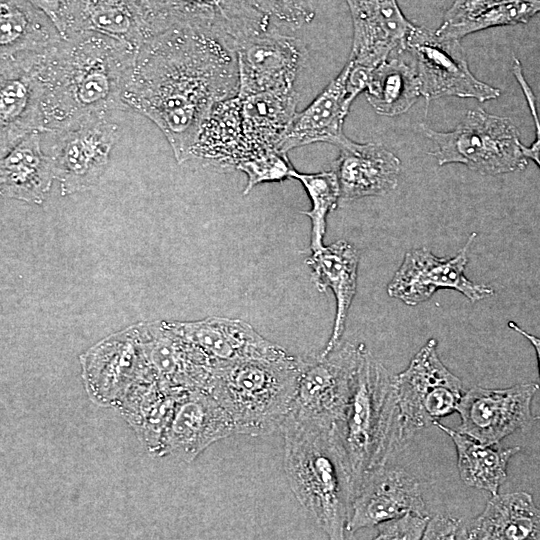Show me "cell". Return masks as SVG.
<instances>
[{
  "mask_svg": "<svg viewBox=\"0 0 540 540\" xmlns=\"http://www.w3.org/2000/svg\"><path fill=\"white\" fill-rule=\"evenodd\" d=\"M238 91L236 51L211 32L175 26L141 45L123 101L161 130L183 163L213 107Z\"/></svg>",
  "mask_w": 540,
  "mask_h": 540,
  "instance_id": "1",
  "label": "cell"
},
{
  "mask_svg": "<svg viewBox=\"0 0 540 540\" xmlns=\"http://www.w3.org/2000/svg\"><path fill=\"white\" fill-rule=\"evenodd\" d=\"M138 50L130 43L85 31L68 34L38 54L35 70L43 90L46 132L127 110L123 94Z\"/></svg>",
  "mask_w": 540,
  "mask_h": 540,
  "instance_id": "2",
  "label": "cell"
},
{
  "mask_svg": "<svg viewBox=\"0 0 540 540\" xmlns=\"http://www.w3.org/2000/svg\"><path fill=\"white\" fill-rule=\"evenodd\" d=\"M280 433L284 468L296 499L329 539H344L354 491L334 426L288 416Z\"/></svg>",
  "mask_w": 540,
  "mask_h": 540,
  "instance_id": "3",
  "label": "cell"
},
{
  "mask_svg": "<svg viewBox=\"0 0 540 540\" xmlns=\"http://www.w3.org/2000/svg\"><path fill=\"white\" fill-rule=\"evenodd\" d=\"M303 358H251L215 363L207 391L230 414L236 434L281 432L297 392Z\"/></svg>",
  "mask_w": 540,
  "mask_h": 540,
  "instance_id": "4",
  "label": "cell"
},
{
  "mask_svg": "<svg viewBox=\"0 0 540 540\" xmlns=\"http://www.w3.org/2000/svg\"><path fill=\"white\" fill-rule=\"evenodd\" d=\"M334 429L354 496L365 476L400 452L395 375L366 348L342 419Z\"/></svg>",
  "mask_w": 540,
  "mask_h": 540,
  "instance_id": "5",
  "label": "cell"
},
{
  "mask_svg": "<svg viewBox=\"0 0 540 540\" xmlns=\"http://www.w3.org/2000/svg\"><path fill=\"white\" fill-rule=\"evenodd\" d=\"M298 101L299 94L292 88L237 94L219 102L202 125L193 157L238 169L251 159L279 150Z\"/></svg>",
  "mask_w": 540,
  "mask_h": 540,
  "instance_id": "6",
  "label": "cell"
},
{
  "mask_svg": "<svg viewBox=\"0 0 540 540\" xmlns=\"http://www.w3.org/2000/svg\"><path fill=\"white\" fill-rule=\"evenodd\" d=\"M436 150L429 154L439 165L461 163L483 175H499L527 166L519 132L509 118L470 110L451 131L423 127Z\"/></svg>",
  "mask_w": 540,
  "mask_h": 540,
  "instance_id": "7",
  "label": "cell"
},
{
  "mask_svg": "<svg viewBox=\"0 0 540 540\" xmlns=\"http://www.w3.org/2000/svg\"><path fill=\"white\" fill-rule=\"evenodd\" d=\"M395 388L400 452L417 432L456 412L465 392L462 381L440 360L433 338L395 375Z\"/></svg>",
  "mask_w": 540,
  "mask_h": 540,
  "instance_id": "8",
  "label": "cell"
},
{
  "mask_svg": "<svg viewBox=\"0 0 540 540\" xmlns=\"http://www.w3.org/2000/svg\"><path fill=\"white\" fill-rule=\"evenodd\" d=\"M151 37L175 26L211 32L235 51L269 30L270 17L251 0H135Z\"/></svg>",
  "mask_w": 540,
  "mask_h": 540,
  "instance_id": "9",
  "label": "cell"
},
{
  "mask_svg": "<svg viewBox=\"0 0 540 540\" xmlns=\"http://www.w3.org/2000/svg\"><path fill=\"white\" fill-rule=\"evenodd\" d=\"M366 349L340 342L328 354L303 359L296 396L288 416L334 426L343 417Z\"/></svg>",
  "mask_w": 540,
  "mask_h": 540,
  "instance_id": "10",
  "label": "cell"
},
{
  "mask_svg": "<svg viewBox=\"0 0 540 540\" xmlns=\"http://www.w3.org/2000/svg\"><path fill=\"white\" fill-rule=\"evenodd\" d=\"M110 116L89 117L54 132L50 156L62 196L91 189L107 169L121 136V127Z\"/></svg>",
  "mask_w": 540,
  "mask_h": 540,
  "instance_id": "11",
  "label": "cell"
},
{
  "mask_svg": "<svg viewBox=\"0 0 540 540\" xmlns=\"http://www.w3.org/2000/svg\"><path fill=\"white\" fill-rule=\"evenodd\" d=\"M415 59L421 95L427 100L457 96L480 102L499 97L500 90L478 80L469 70L459 39L415 26L406 45Z\"/></svg>",
  "mask_w": 540,
  "mask_h": 540,
  "instance_id": "12",
  "label": "cell"
},
{
  "mask_svg": "<svg viewBox=\"0 0 540 540\" xmlns=\"http://www.w3.org/2000/svg\"><path fill=\"white\" fill-rule=\"evenodd\" d=\"M476 235L472 233L452 258L437 257L425 247L406 252L387 286L388 295L409 306L427 301L438 289L456 290L471 302L492 296L494 290L491 287L472 282L464 273Z\"/></svg>",
  "mask_w": 540,
  "mask_h": 540,
  "instance_id": "13",
  "label": "cell"
},
{
  "mask_svg": "<svg viewBox=\"0 0 540 540\" xmlns=\"http://www.w3.org/2000/svg\"><path fill=\"white\" fill-rule=\"evenodd\" d=\"M80 361L86 389L102 405L117 407L134 385L152 376L136 325L100 341Z\"/></svg>",
  "mask_w": 540,
  "mask_h": 540,
  "instance_id": "14",
  "label": "cell"
},
{
  "mask_svg": "<svg viewBox=\"0 0 540 540\" xmlns=\"http://www.w3.org/2000/svg\"><path fill=\"white\" fill-rule=\"evenodd\" d=\"M538 389L536 383H520L502 389L475 386L465 391L456 410L461 419L458 431L482 444L497 445L535 419L531 403Z\"/></svg>",
  "mask_w": 540,
  "mask_h": 540,
  "instance_id": "15",
  "label": "cell"
},
{
  "mask_svg": "<svg viewBox=\"0 0 540 540\" xmlns=\"http://www.w3.org/2000/svg\"><path fill=\"white\" fill-rule=\"evenodd\" d=\"M239 95L294 88L308 51L293 36L268 30L244 40L236 49Z\"/></svg>",
  "mask_w": 540,
  "mask_h": 540,
  "instance_id": "16",
  "label": "cell"
},
{
  "mask_svg": "<svg viewBox=\"0 0 540 540\" xmlns=\"http://www.w3.org/2000/svg\"><path fill=\"white\" fill-rule=\"evenodd\" d=\"M37 55L1 58V157L29 134L46 132L43 90L35 70Z\"/></svg>",
  "mask_w": 540,
  "mask_h": 540,
  "instance_id": "17",
  "label": "cell"
},
{
  "mask_svg": "<svg viewBox=\"0 0 540 540\" xmlns=\"http://www.w3.org/2000/svg\"><path fill=\"white\" fill-rule=\"evenodd\" d=\"M136 326L153 376L183 390L207 389L214 363L203 351L176 332L169 321Z\"/></svg>",
  "mask_w": 540,
  "mask_h": 540,
  "instance_id": "18",
  "label": "cell"
},
{
  "mask_svg": "<svg viewBox=\"0 0 540 540\" xmlns=\"http://www.w3.org/2000/svg\"><path fill=\"white\" fill-rule=\"evenodd\" d=\"M408 512L428 515L420 485L406 470L386 462L369 472L359 486L347 532L353 534Z\"/></svg>",
  "mask_w": 540,
  "mask_h": 540,
  "instance_id": "19",
  "label": "cell"
},
{
  "mask_svg": "<svg viewBox=\"0 0 540 540\" xmlns=\"http://www.w3.org/2000/svg\"><path fill=\"white\" fill-rule=\"evenodd\" d=\"M353 22L349 61L372 71L393 52L406 50L415 25L406 19L396 0H346Z\"/></svg>",
  "mask_w": 540,
  "mask_h": 540,
  "instance_id": "20",
  "label": "cell"
},
{
  "mask_svg": "<svg viewBox=\"0 0 540 540\" xmlns=\"http://www.w3.org/2000/svg\"><path fill=\"white\" fill-rule=\"evenodd\" d=\"M234 434L230 414L206 389L188 390L178 402L162 455L190 462L211 444Z\"/></svg>",
  "mask_w": 540,
  "mask_h": 540,
  "instance_id": "21",
  "label": "cell"
},
{
  "mask_svg": "<svg viewBox=\"0 0 540 540\" xmlns=\"http://www.w3.org/2000/svg\"><path fill=\"white\" fill-rule=\"evenodd\" d=\"M333 163L340 186L339 204L369 196H382L398 185L400 159L380 143H356L346 137Z\"/></svg>",
  "mask_w": 540,
  "mask_h": 540,
  "instance_id": "22",
  "label": "cell"
},
{
  "mask_svg": "<svg viewBox=\"0 0 540 540\" xmlns=\"http://www.w3.org/2000/svg\"><path fill=\"white\" fill-rule=\"evenodd\" d=\"M169 323L214 364L251 358H278L288 354L241 319L213 316L198 321Z\"/></svg>",
  "mask_w": 540,
  "mask_h": 540,
  "instance_id": "23",
  "label": "cell"
},
{
  "mask_svg": "<svg viewBox=\"0 0 540 540\" xmlns=\"http://www.w3.org/2000/svg\"><path fill=\"white\" fill-rule=\"evenodd\" d=\"M351 63L301 112H296L279 144V150H289L326 142L338 146L347 136L343 133L344 119L354 98L347 88Z\"/></svg>",
  "mask_w": 540,
  "mask_h": 540,
  "instance_id": "24",
  "label": "cell"
},
{
  "mask_svg": "<svg viewBox=\"0 0 540 540\" xmlns=\"http://www.w3.org/2000/svg\"><path fill=\"white\" fill-rule=\"evenodd\" d=\"M96 32L138 49L151 38L135 0H64L60 32Z\"/></svg>",
  "mask_w": 540,
  "mask_h": 540,
  "instance_id": "25",
  "label": "cell"
},
{
  "mask_svg": "<svg viewBox=\"0 0 540 540\" xmlns=\"http://www.w3.org/2000/svg\"><path fill=\"white\" fill-rule=\"evenodd\" d=\"M311 277L319 292L333 291L336 314L331 336L320 353L328 354L340 342L345 331L350 306L357 291L359 252L349 242L338 240L306 259Z\"/></svg>",
  "mask_w": 540,
  "mask_h": 540,
  "instance_id": "26",
  "label": "cell"
},
{
  "mask_svg": "<svg viewBox=\"0 0 540 540\" xmlns=\"http://www.w3.org/2000/svg\"><path fill=\"white\" fill-rule=\"evenodd\" d=\"M186 391L150 376L134 385L117 407L147 450L162 455L166 433Z\"/></svg>",
  "mask_w": 540,
  "mask_h": 540,
  "instance_id": "27",
  "label": "cell"
},
{
  "mask_svg": "<svg viewBox=\"0 0 540 540\" xmlns=\"http://www.w3.org/2000/svg\"><path fill=\"white\" fill-rule=\"evenodd\" d=\"M54 179V162L41 149L40 132L29 134L1 157L0 192L3 197L40 205Z\"/></svg>",
  "mask_w": 540,
  "mask_h": 540,
  "instance_id": "28",
  "label": "cell"
},
{
  "mask_svg": "<svg viewBox=\"0 0 540 540\" xmlns=\"http://www.w3.org/2000/svg\"><path fill=\"white\" fill-rule=\"evenodd\" d=\"M461 539H540V509L526 492L494 495L480 515L463 525Z\"/></svg>",
  "mask_w": 540,
  "mask_h": 540,
  "instance_id": "29",
  "label": "cell"
},
{
  "mask_svg": "<svg viewBox=\"0 0 540 540\" xmlns=\"http://www.w3.org/2000/svg\"><path fill=\"white\" fill-rule=\"evenodd\" d=\"M51 18L30 0H0V57L41 54L62 39Z\"/></svg>",
  "mask_w": 540,
  "mask_h": 540,
  "instance_id": "30",
  "label": "cell"
},
{
  "mask_svg": "<svg viewBox=\"0 0 540 540\" xmlns=\"http://www.w3.org/2000/svg\"><path fill=\"white\" fill-rule=\"evenodd\" d=\"M434 425L445 432L455 445L462 482L468 487L485 490L491 496L497 495L507 478L509 460L520 451V447L497 448V445L482 444L439 421Z\"/></svg>",
  "mask_w": 540,
  "mask_h": 540,
  "instance_id": "31",
  "label": "cell"
},
{
  "mask_svg": "<svg viewBox=\"0 0 540 540\" xmlns=\"http://www.w3.org/2000/svg\"><path fill=\"white\" fill-rule=\"evenodd\" d=\"M365 94L381 115L406 112L421 95L415 66L399 58H388L370 72Z\"/></svg>",
  "mask_w": 540,
  "mask_h": 540,
  "instance_id": "32",
  "label": "cell"
},
{
  "mask_svg": "<svg viewBox=\"0 0 540 540\" xmlns=\"http://www.w3.org/2000/svg\"><path fill=\"white\" fill-rule=\"evenodd\" d=\"M291 178L303 185L310 200L311 209L301 211L311 220L310 250L323 248L328 214L336 208L340 199V186L334 170L318 173H301L294 169Z\"/></svg>",
  "mask_w": 540,
  "mask_h": 540,
  "instance_id": "33",
  "label": "cell"
},
{
  "mask_svg": "<svg viewBox=\"0 0 540 540\" xmlns=\"http://www.w3.org/2000/svg\"><path fill=\"white\" fill-rule=\"evenodd\" d=\"M540 13V0H504L484 13L455 24L443 23L436 34L461 39L483 29L527 23Z\"/></svg>",
  "mask_w": 540,
  "mask_h": 540,
  "instance_id": "34",
  "label": "cell"
},
{
  "mask_svg": "<svg viewBox=\"0 0 540 540\" xmlns=\"http://www.w3.org/2000/svg\"><path fill=\"white\" fill-rule=\"evenodd\" d=\"M248 182L244 189V195L248 194L253 187L264 182L282 181L291 178L294 167L290 163L287 153L279 150L270 151L239 166Z\"/></svg>",
  "mask_w": 540,
  "mask_h": 540,
  "instance_id": "35",
  "label": "cell"
},
{
  "mask_svg": "<svg viewBox=\"0 0 540 540\" xmlns=\"http://www.w3.org/2000/svg\"><path fill=\"white\" fill-rule=\"evenodd\" d=\"M276 23L297 29L310 23L315 10L311 0H251Z\"/></svg>",
  "mask_w": 540,
  "mask_h": 540,
  "instance_id": "36",
  "label": "cell"
},
{
  "mask_svg": "<svg viewBox=\"0 0 540 540\" xmlns=\"http://www.w3.org/2000/svg\"><path fill=\"white\" fill-rule=\"evenodd\" d=\"M429 518L428 515L408 512L382 522L376 526V539H422Z\"/></svg>",
  "mask_w": 540,
  "mask_h": 540,
  "instance_id": "37",
  "label": "cell"
},
{
  "mask_svg": "<svg viewBox=\"0 0 540 540\" xmlns=\"http://www.w3.org/2000/svg\"><path fill=\"white\" fill-rule=\"evenodd\" d=\"M513 74L518 81L519 85L521 86L523 93L525 95L526 101L530 107V111L532 114V118L535 124L536 128V139L535 141L529 146L526 147L523 144H521V149L526 158H529L533 160L540 168V120L537 112V105H536V98L534 96V93L527 83L522 66L520 61L514 57V62L512 66Z\"/></svg>",
  "mask_w": 540,
  "mask_h": 540,
  "instance_id": "38",
  "label": "cell"
},
{
  "mask_svg": "<svg viewBox=\"0 0 540 540\" xmlns=\"http://www.w3.org/2000/svg\"><path fill=\"white\" fill-rule=\"evenodd\" d=\"M504 0H455L446 11L444 22L455 24L478 16Z\"/></svg>",
  "mask_w": 540,
  "mask_h": 540,
  "instance_id": "39",
  "label": "cell"
},
{
  "mask_svg": "<svg viewBox=\"0 0 540 540\" xmlns=\"http://www.w3.org/2000/svg\"><path fill=\"white\" fill-rule=\"evenodd\" d=\"M463 524L460 520L435 515L429 518L422 539H461Z\"/></svg>",
  "mask_w": 540,
  "mask_h": 540,
  "instance_id": "40",
  "label": "cell"
},
{
  "mask_svg": "<svg viewBox=\"0 0 540 540\" xmlns=\"http://www.w3.org/2000/svg\"><path fill=\"white\" fill-rule=\"evenodd\" d=\"M35 6L44 11L60 31L61 15L64 0H30Z\"/></svg>",
  "mask_w": 540,
  "mask_h": 540,
  "instance_id": "41",
  "label": "cell"
},
{
  "mask_svg": "<svg viewBox=\"0 0 540 540\" xmlns=\"http://www.w3.org/2000/svg\"><path fill=\"white\" fill-rule=\"evenodd\" d=\"M508 326L510 329L516 331L517 333L524 336L529 342L532 344V346L535 349L537 361H538V368H539V375H540V338L524 331L522 328H520L515 322L509 321Z\"/></svg>",
  "mask_w": 540,
  "mask_h": 540,
  "instance_id": "42",
  "label": "cell"
}]
</instances>
